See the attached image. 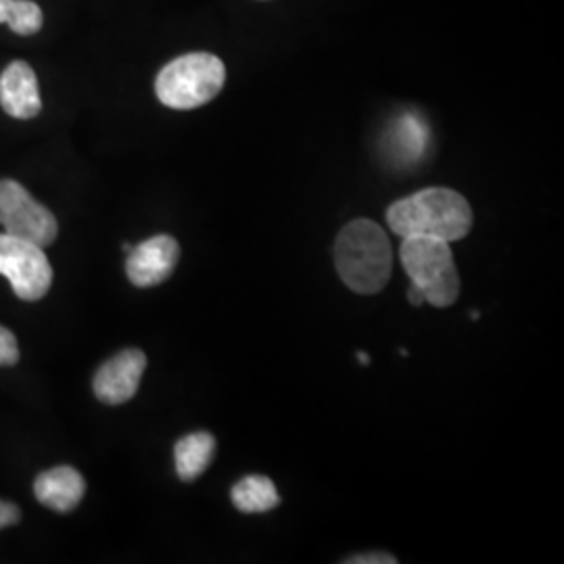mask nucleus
Returning <instances> with one entry per match:
<instances>
[{
  "mask_svg": "<svg viewBox=\"0 0 564 564\" xmlns=\"http://www.w3.org/2000/svg\"><path fill=\"white\" fill-rule=\"evenodd\" d=\"M387 223L402 239L421 235L456 242L470 232L473 209L460 193L433 186L389 205Z\"/></svg>",
  "mask_w": 564,
  "mask_h": 564,
  "instance_id": "obj_1",
  "label": "nucleus"
},
{
  "mask_svg": "<svg viewBox=\"0 0 564 564\" xmlns=\"http://www.w3.org/2000/svg\"><path fill=\"white\" fill-rule=\"evenodd\" d=\"M335 268L354 293H381L393 270V251L387 232L379 224L364 218L347 224L335 241Z\"/></svg>",
  "mask_w": 564,
  "mask_h": 564,
  "instance_id": "obj_2",
  "label": "nucleus"
},
{
  "mask_svg": "<svg viewBox=\"0 0 564 564\" xmlns=\"http://www.w3.org/2000/svg\"><path fill=\"white\" fill-rule=\"evenodd\" d=\"M452 242L435 237H403L400 260L403 270L423 293L424 303L449 307L460 297V276L454 262Z\"/></svg>",
  "mask_w": 564,
  "mask_h": 564,
  "instance_id": "obj_3",
  "label": "nucleus"
},
{
  "mask_svg": "<svg viewBox=\"0 0 564 564\" xmlns=\"http://www.w3.org/2000/svg\"><path fill=\"white\" fill-rule=\"evenodd\" d=\"M226 82L223 59L212 53H188L170 61L158 80V99L170 109H197L220 95Z\"/></svg>",
  "mask_w": 564,
  "mask_h": 564,
  "instance_id": "obj_4",
  "label": "nucleus"
},
{
  "mask_svg": "<svg viewBox=\"0 0 564 564\" xmlns=\"http://www.w3.org/2000/svg\"><path fill=\"white\" fill-rule=\"evenodd\" d=\"M0 274L23 302H39L53 282V268L42 247L7 232L0 235Z\"/></svg>",
  "mask_w": 564,
  "mask_h": 564,
  "instance_id": "obj_5",
  "label": "nucleus"
},
{
  "mask_svg": "<svg viewBox=\"0 0 564 564\" xmlns=\"http://www.w3.org/2000/svg\"><path fill=\"white\" fill-rule=\"evenodd\" d=\"M0 226L42 249L53 245L59 230L55 216L15 181H0Z\"/></svg>",
  "mask_w": 564,
  "mask_h": 564,
  "instance_id": "obj_6",
  "label": "nucleus"
},
{
  "mask_svg": "<svg viewBox=\"0 0 564 564\" xmlns=\"http://www.w3.org/2000/svg\"><path fill=\"white\" fill-rule=\"evenodd\" d=\"M181 260V247L176 239L167 235H158L132 247L126 260V274L139 289L158 286L167 281Z\"/></svg>",
  "mask_w": 564,
  "mask_h": 564,
  "instance_id": "obj_7",
  "label": "nucleus"
},
{
  "mask_svg": "<svg viewBox=\"0 0 564 564\" xmlns=\"http://www.w3.org/2000/svg\"><path fill=\"white\" fill-rule=\"evenodd\" d=\"M147 356L141 349H123L102 364L95 377V395L107 405L130 402L141 384Z\"/></svg>",
  "mask_w": 564,
  "mask_h": 564,
  "instance_id": "obj_8",
  "label": "nucleus"
},
{
  "mask_svg": "<svg viewBox=\"0 0 564 564\" xmlns=\"http://www.w3.org/2000/svg\"><path fill=\"white\" fill-rule=\"evenodd\" d=\"M0 105L18 120H32L41 113L39 78L25 61H13L0 74Z\"/></svg>",
  "mask_w": 564,
  "mask_h": 564,
  "instance_id": "obj_9",
  "label": "nucleus"
},
{
  "mask_svg": "<svg viewBox=\"0 0 564 564\" xmlns=\"http://www.w3.org/2000/svg\"><path fill=\"white\" fill-rule=\"evenodd\" d=\"M34 494L42 506L57 512H72L86 494V481L76 468L57 466L42 473L34 484Z\"/></svg>",
  "mask_w": 564,
  "mask_h": 564,
  "instance_id": "obj_10",
  "label": "nucleus"
},
{
  "mask_svg": "<svg viewBox=\"0 0 564 564\" xmlns=\"http://www.w3.org/2000/svg\"><path fill=\"white\" fill-rule=\"evenodd\" d=\"M214 454H216V437L212 433L199 431L182 437L174 447L176 473L182 481L188 484L199 479L214 460Z\"/></svg>",
  "mask_w": 564,
  "mask_h": 564,
  "instance_id": "obj_11",
  "label": "nucleus"
},
{
  "mask_svg": "<svg viewBox=\"0 0 564 564\" xmlns=\"http://www.w3.org/2000/svg\"><path fill=\"white\" fill-rule=\"evenodd\" d=\"M426 142H429V128L424 120L412 113H403L391 128L389 153L400 163L419 162L424 155Z\"/></svg>",
  "mask_w": 564,
  "mask_h": 564,
  "instance_id": "obj_12",
  "label": "nucleus"
},
{
  "mask_svg": "<svg viewBox=\"0 0 564 564\" xmlns=\"http://www.w3.org/2000/svg\"><path fill=\"white\" fill-rule=\"evenodd\" d=\"M232 505L245 514H262L281 505V496L272 479L263 475H249L232 487Z\"/></svg>",
  "mask_w": 564,
  "mask_h": 564,
  "instance_id": "obj_13",
  "label": "nucleus"
},
{
  "mask_svg": "<svg viewBox=\"0 0 564 564\" xmlns=\"http://www.w3.org/2000/svg\"><path fill=\"white\" fill-rule=\"evenodd\" d=\"M42 9L32 0H11V9L7 15V25L20 34V36H32L42 28Z\"/></svg>",
  "mask_w": 564,
  "mask_h": 564,
  "instance_id": "obj_14",
  "label": "nucleus"
},
{
  "mask_svg": "<svg viewBox=\"0 0 564 564\" xmlns=\"http://www.w3.org/2000/svg\"><path fill=\"white\" fill-rule=\"evenodd\" d=\"M20 362V347L15 335L0 326V366H15Z\"/></svg>",
  "mask_w": 564,
  "mask_h": 564,
  "instance_id": "obj_15",
  "label": "nucleus"
},
{
  "mask_svg": "<svg viewBox=\"0 0 564 564\" xmlns=\"http://www.w3.org/2000/svg\"><path fill=\"white\" fill-rule=\"evenodd\" d=\"M347 564H395L398 558H393L391 554L384 552H372V554H358L354 558H347Z\"/></svg>",
  "mask_w": 564,
  "mask_h": 564,
  "instance_id": "obj_16",
  "label": "nucleus"
},
{
  "mask_svg": "<svg viewBox=\"0 0 564 564\" xmlns=\"http://www.w3.org/2000/svg\"><path fill=\"white\" fill-rule=\"evenodd\" d=\"M20 508L11 502H2L0 500V529L11 527V524L20 523Z\"/></svg>",
  "mask_w": 564,
  "mask_h": 564,
  "instance_id": "obj_17",
  "label": "nucleus"
},
{
  "mask_svg": "<svg viewBox=\"0 0 564 564\" xmlns=\"http://www.w3.org/2000/svg\"><path fill=\"white\" fill-rule=\"evenodd\" d=\"M408 302L412 303L414 307H419V305L424 303L423 293L414 284H410V289H408Z\"/></svg>",
  "mask_w": 564,
  "mask_h": 564,
  "instance_id": "obj_18",
  "label": "nucleus"
},
{
  "mask_svg": "<svg viewBox=\"0 0 564 564\" xmlns=\"http://www.w3.org/2000/svg\"><path fill=\"white\" fill-rule=\"evenodd\" d=\"M9 9H11V0H0V23L7 21Z\"/></svg>",
  "mask_w": 564,
  "mask_h": 564,
  "instance_id": "obj_19",
  "label": "nucleus"
},
{
  "mask_svg": "<svg viewBox=\"0 0 564 564\" xmlns=\"http://www.w3.org/2000/svg\"><path fill=\"white\" fill-rule=\"evenodd\" d=\"M358 360H360V364H364V366H368V364H370V358H368V354H366V351H358Z\"/></svg>",
  "mask_w": 564,
  "mask_h": 564,
  "instance_id": "obj_20",
  "label": "nucleus"
},
{
  "mask_svg": "<svg viewBox=\"0 0 564 564\" xmlns=\"http://www.w3.org/2000/svg\"><path fill=\"white\" fill-rule=\"evenodd\" d=\"M123 251H126V253H130V251H132V245H130V242H126V245H123Z\"/></svg>",
  "mask_w": 564,
  "mask_h": 564,
  "instance_id": "obj_21",
  "label": "nucleus"
}]
</instances>
